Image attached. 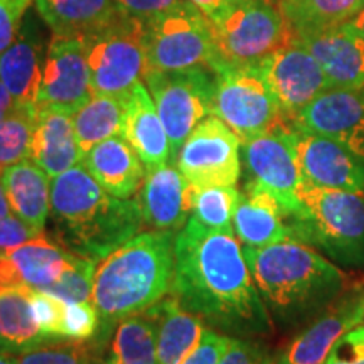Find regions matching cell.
<instances>
[{"instance_id": "cell-38", "label": "cell", "mask_w": 364, "mask_h": 364, "mask_svg": "<svg viewBox=\"0 0 364 364\" xmlns=\"http://www.w3.org/2000/svg\"><path fill=\"white\" fill-rule=\"evenodd\" d=\"M66 306V302L51 294L31 289V307H33L34 318L46 336L61 338V326Z\"/></svg>"}, {"instance_id": "cell-9", "label": "cell", "mask_w": 364, "mask_h": 364, "mask_svg": "<svg viewBox=\"0 0 364 364\" xmlns=\"http://www.w3.org/2000/svg\"><path fill=\"white\" fill-rule=\"evenodd\" d=\"M211 115L225 122L241 144L287 122L257 65L215 70Z\"/></svg>"}, {"instance_id": "cell-54", "label": "cell", "mask_w": 364, "mask_h": 364, "mask_svg": "<svg viewBox=\"0 0 364 364\" xmlns=\"http://www.w3.org/2000/svg\"><path fill=\"white\" fill-rule=\"evenodd\" d=\"M363 93H364V90H363Z\"/></svg>"}, {"instance_id": "cell-27", "label": "cell", "mask_w": 364, "mask_h": 364, "mask_svg": "<svg viewBox=\"0 0 364 364\" xmlns=\"http://www.w3.org/2000/svg\"><path fill=\"white\" fill-rule=\"evenodd\" d=\"M61 338L46 336L31 307V289L19 287L0 292V353L16 354L56 343Z\"/></svg>"}, {"instance_id": "cell-16", "label": "cell", "mask_w": 364, "mask_h": 364, "mask_svg": "<svg viewBox=\"0 0 364 364\" xmlns=\"http://www.w3.org/2000/svg\"><path fill=\"white\" fill-rule=\"evenodd\" d=\"M364 324V289H353L311 321L282 354L277 364H322L346 332Z\"/></svg>"}, {"instance_id": "cell-21", "label": "cell", "mask_w": 364, "mask_h": 364, "mask_svg": "<svg viewBox=\"0 0 364 364\" xmlns=\"http://www.w3.org/2000/svg\"><path fill=\"white\" fill-rule=\"evenodd\" d=\"M83 156L73 125V113L53 105L38 103L31 161L49 177H56L80 164Z\"/></svg>"}, {"instance_id": "cell-46", "label": "cell", "mask_w": 364, "mask_h": 364, "mask_svg": "<svg viewBox=\"0 0 364 364\" xmlns=\"http://www.w3.org/2000/svg\"><path fill=\"white\" fill-rule=\"evenodd\" d=\"M188 2L198 7L211 22L221 21L231 11L228 0H188Z\"/></svg>"}, {"instance_id": "cell-31", "label": "cell", "mask_w": 364, "mask_h": 364, "mask_svg": "<svg viewBox=\"0 0 364 364\" xmlns=\"http://www.w3.org/2000/svg\"><path fill=\"white\" fill-rule=\"evenodd\" d=\"M124 113V100L107 95H93L83 107L73 113V125L81 152L86 154L103 140L120 135Z\"/></svg>"}, {"instance_id": "cell-4", "label": "cell", "mask_w": 364, "mask_h": 364, "mask_svg": "<svg viewBox=\"0 0 364 364\" xmlns=\"http://www.w3.org/2000/svg\"><path fill=\"white\" fill-rule=\"evenodd\" d=\"M174 241L167 231L136 235L105 257L95 270L93 304L100 314V334L115 322L145 312L171 290Z\"/></svg>"}, {"instance_id": "cell-32", "label": "cell", "mask_w": 364, "mask_h": 364, "mask_svg": "<svg viewBox=\"0 0 364 364\" xmlns=\"http://www.w3.org/2000/svg\"><path fill=\"white\" fill-rule=\"evenodd\" d=\"M241 193L236 186H211L198 188L191 184V216L209 230L235 233L233 216Z\"/></svg>"}, {"instance_id": "cell-53", "label": "cell", "mask_w": 364, "mask_h": 364, "mask_svg": "<svg viewBox=\"0 0 364 364\" xmlns=\"http://www.w3.org/2000/svg\"><path fill=\"white\" fill-rule=\"evenodd\" d=\"M272 2H275V4H279V2H280V0H272Z\"/></svg>"}, {"instance_id": "cell-36", "label": "cell", "mask_w": 364, "mask_h": 364, "mask_svg": "<svg viewBox=\"0 0 364 364\" xmlns=\"http://www.w3.org/2000/svg\"><path fill=\"white\" fill-rule=\"evenodd\" d=\"M90 346L85 341H56L17 356V364H91Z\"/></svg>"}, {"instance_id": "cell-30", "label": "cell", "mask_w": 364, "mask_h": 364, "mask_svg": "<svg viewBox=\"0 0 364 364\" xmlns=\"http://www.w3.org/2000/svg\"><path fill=\"white\" fill-rule=\"evenodd\" d=\"M280 12L295 39L351 22L364 7L363 0H280Z\"/></svg>"}, {"instance_id": "cell-52", "label": "cell", "mask_w": 364, "mask_h": 364, "mask_svg": "<svg viewBox=\"0 0 364 364\" xmlns=\"http://www.w3.org/2000/svg\"><path fill=\"white\" fill-rule=\"evenodd\" d=\"M228 2H230L231 7H236V6H241V4L252 2V0H228Z\"/></svg>"}, {"instance_id": "cell-33", "label": "cell", "mask_w": 364, "mask_h": 364, "mask_svg": "<svg viewBox=\"0 0 364 364\" xmlns=\"http://www.w3.org/2000/svg\"><path fill=\"white\" fill-rule=\"evenodd\" d=\"M120 364H159L156 329L145 316H129L118 322L112 344Z\"/></svg>"}, {"instance_id": "cell-26", "label": "cell", "mask_w": 364, "mask_h": 364, "mask_svg": "<svg viewBox=\"0 0 364 364\" xmlns=\"http://www.w3.org/2000/svg\"><path fill=\"white\" fill-rule=\"evenodd\" d=\"M2 184L14 215L39 233H44L46 220L51 213L49 176L31 159L2 171Z\"/></svg>"}, {"instance_id": "cell-22", "label": "cell", "mask_w": 364, "mask_h": 364, "mask_svg": "<svg viewBox=\"0 0 364 364\" xmlns=\"http://www.w3.org/2000/svg\"><path fill=\"white\" fill-rule=\"evenodd\" d=\"M124 125L120 135L135 150L145 169H156L169 162V136L159 117L156 103L150 97V91L145 88L142 81H139L124 98Z\"/></svg>"}, {"instance_id": "cell-17", "label": "cell", "mask_w": 364, "mask_h": 364, "mask_svg": "<svg viewBox=\"0 0 364 364\" xmlns=\"http://www.w3.org/2000/svg\"><path fill=\"white\" fill-rule=\"evenodd\" d=\"M295 147L304 182L364 194V164L343 145L295 129Z\"/></svg>"}, {"instance_id": "cell-25", "label": "cell", "mask_w": 364, "mask_h": 364, "mask_svg": "<svg viewBox=\"0 0 364 364\" xmlns=\"http://www.w3.org/2000/svg\"><path fill=\"white\" fill-rule=\"evenodd\" d=\"M43 68L39 33L33 21H27L16 41L0 54V81L17 105H38Z\"/></svg>"}, {"instance_id": "cell-41", "label": "cell", "mask_w": 364, "mask_h": 364, "mask_svg": "<svg viewBox=\"0 0 364 364\" xmlns=\"http://www.w3.org/2000/svg\"><path fill=\"white\" fill-rule=\"evenodd\" d=\"M33 0H0V54L17 38L21 19Z\"/></svg>"}, {"instance_id": "cell-7", "label": "cell", "mask_w": 364, "mask_h": 364, "mask_svg": "<svg viewBox=\"0 0 364 364\" xmlns=\"http://www.w3.org/2000/svg\"><path fill=\"white\" fill-rule=\"evenodd\" d=\"M93 95L124 100L144 80L147 56L144 22L122 11L115 19L83 36Z\"/></svg>"}, {"instance_id": "cell-35", "label": "cell", "mask_w": 364, "mask_h": 364, "mask_svg": "<svg viewBox=\"0 0 364 364\" xmlns=\"http://www.w3.org/2000/svg\"><path fill=\"white\" fill-rule=\"evenodd\" d=\"M97 263L86 258H73L71 265L63 272V275L44 292L61 299L66 304L93 302V280Z\"/></svg>"}, {"instance_id": "cell-3", "label": "cell", "mask_w": 364, "mask_h": 364, "mask_svg": "<svg viewBox=\"0 0 364 364\" xmlns=\"http://www.w3.org/2000/svg\"><path fill=\"white\" fill-rule=\"evenodd\" d=\"M51 216L63 248L95 263L136 236L144 223L136 199L108 194L83 164L53 177Z\"/></svg>"}, {"instance_id": "cell-48", "label": "cell", "mask_w": 364, "mask_h": 364, "mask_svg": "<svg viewBox=\"0 0 364 364\" xmlns=\"http://www.w3.org/2000/svg\"><path fill=\"white\" fill-rule=\"evenodd\" d=\"M11 211H12L11 204H9L6 189H4V184H2V176H0V220L11 215Z\"/></svg>"}, {"instance_id": "cell-45", "label": "cell", "mask_w": 364, "mask_h": 364, "mask_svg": "<svg viewBox=\"0 0 364 364\" xmlns=\"http://www.w3.org/2000/svg\"><path fill=\"white\" fill-rule=\"evenodd\" d=\"M24 287L19 273L6 252H0V292L9 289H19Z\"/></svg>"}, {"instance_id": "cell-29", "label": "cell", "mask_w": 364, "mask_h": 364, "mask_svg": "<svg viewBox=\"0 0 364 364\" xmlns=\"http://www.w3.org/2000/svg\"><path fill=\"white\" fill-rule=\"evenodd\" d=\"M6 253L19 273L24 287L43 292L63 275L75 258L71 252L58 247L44 235L7 250Z\"/></svg>"}, {"instance_id": "cell-10", "label": "cell", "mask_w": 364, "mask_h": 364, "mask_svg": "<svg viewBox=\"0 0 364 364\" xmlns=\"http://www.w3.org/2000/svg\"><path fill=\"white\" fill-rule=\"evenodd\" d=\"M171 144V159L204 118L211 115L215 71L194 68L186 71H152L144 76Z\"/></svg>"}, {"instance_id": "cell-24", "label": "cell", "mask_w": 364, "mask_h": 364, "mask_svg": "<svg viewBox=\"0 0 364 364\" xmlns=\"http://www.w3.org/2000/svg\"><path fill=\"white\" fill-rule=\"evenodd\" d=\"M145 316L156 329L159 364H182L203 338V318L182 309L174 297L161 299Z\"/></svg>"}, {"instance_id": "cell-55", "label": "cell", "mask_w": 364, "mask_h": 364, "mask_svg": "<svg viewBox=\"0 0 364 364\" xmlns=\"http://www.w3.org/2000/svg\"><path fill=\"white\" fill-rule=\"evenodd\" d=\"M363 2H364V0H363Z\"/></svg>"}, {"instance_id": "cell-8", "label": "cell", "mask_w": 364, "mask_h": 364, "mask_svg": "<svg viewBox=\"0 0 364 364\" xmlns=\"http://www.w3.org/2000/svg\"><path fill=\"white\" fill-rule=\"evenodd\" d=\"M144 22L147 71H186L216 66L211 21L194 7L182 6Z\"/></svg>"}, {"instance_id": "cell-28", "label": "cell", "mask_w": 364, "mask_h": 364, "mask_svg": "<svg viewBox=\"0 0 364 364\" xmlns=\"http://www.w3.org/2000/svg\"><path fill=\"white\" fill-rule=\"evenodd\" d=\"M36 11L54 36L83 38L115 19L117 0H34Z\"/></svg>"}, {"instance_id": "cell-39", "label": "cell", "mask_w": 364, "mask_h": 364, "mask_svg": "<svg viewBox=\"0 0 364 364\" xmlns=\"http://www.w3.org/2000/svg\"><path fill=\"white\" fill-rule=\"evenodd\" d=\"M231 339L215 329H204L199 344L182 364H218L230 348Z\"/></svg>"}, {"instance_id": "cell-51", "label": "cell", "mask_w": 364, "mask_h": 364, "mask_svg": "<svg viewBox=\"0 0 364 364\" xmlns=\"http://www.w3.org/2000/svg\"><path fill=\"white\" fill-rule=\"evenodd\" d=\"M91 364H120V363H118V359L112 354L110 358H102V359H95L93 358V361H91Z\"/></svg>"}, {"instance_id": "cell-44", "label": "cell", "mask_w": 364, "mask_h": 364, "mask_svg": "<svg viewBox=\"0 0 364 364\" xmlns=\"http://www.w3.org/2000/svg\"><path fill=\"white\" fill-rule=\"evenodd\" d=\"M218 364H272L262 346L245 339H231L230 348Z\"/></svg>"}, {"instance_id": "cell-40", "label": "cell", "mask_w": 364, "mask_h": 364, "mask_svg": "<svg viewBox=\"0 0 364 364\" xmlns=\"http://www.w3.org/2000/svg\"><path fill=\"white\" fill-rule=\"evenodd\" d=\"M322 364H364V324L346 332Z\"/></svg>"}, {"instance_id": "cell-18", "label": "cell", "mask_w": 364, "mask_h": 364, "mask_svg": "<svg viewBox=\"0 0 364 364\" xmlns=\"http://www.w3.org/2000/svg\"><path fill=\"white\" fill-rule=\"evenodd\" d=\"M316 58L331 88L364 90V38L348 24L297 38Z\"/></svg>"}, {"instance_id": "cell-49", "label": "cell", "mask_w": 364, "mask_h": 364, "mask_svg": "<svg viewBox=\"0 0 364 364\" xmlns=\"http://www.w3.org/2000/svg\"><path fill=\"white\" fill-rule=\"evenodd\" d=\"M348 26L351 27L353 31H356L359 36H363V38H364V7L361 9V12H359L351 22H348Z\"/></svg>"}, {"instance_id": "cell-12", "label": "cell", "mask_w": 364, "mask_h": 364, "mask_svg": "<svg viewBox=\"0 0 364 364\" xmlns=\"http://www.w3.org/2000/svg\"><path fill=\"white\" fill-rule=\"evenodd\" d=\"M176 161L181 174L198 188L236 186L241 174V140L225 122L209 115L184 140Z\"/></svg>"}, {"instance_id": "cell-43", "label": "cell", "mask_w": 364, "mask_h": 364, "mask_svg": "<svg viewBox=\"0 0 364 364\" xmlns=\"http://www.w3.org/2000/svg\"><path fill=\"white\" fill-rule=\"evenodd\" d=\"M184 2L188 0H117L122 11L140 21H149L164 12H169Z\"/></svg>"}, {"instance_id": "cell-15", "label": "cell", "mask_w": 364, "mask_h": 364, "mask_svg": "<svg viewBox=\"0 0 364 364\" xmlns=\"http://www.w3.org/2000/svg\"><path fill=\"white\" fill-rule=\"evenodd\" d=\"M93 97L83 38L54 36L43 68L38 103L75 113Z\"/></svg>"}, {"instance_id": "cell-47", "label": "cell", "mask_w": 364, "mask_h": 364, "mask_svg": "<svg viewBox=\"0 0 364 364\" xmlns=\"http://www.w3.org/2000/svg\"><path fill=\"white\" fill-rule=\"evenodd\" d=\"M14 107H16V100H14L11 91L0 81V122L12 112Z\"/></svg>"}, {"instance_id": "cell-1", "label": "cell", "mask_w": 364, "mask_h": 364, "mask_svg": "<svg viewBox=\"0 0 364 364\" xmlns=\"http://www.w3.org/2000/svg\"><path fill=\"white\" fill-rule=\"evenodd\" d=\"M171 294L182 309L218 331L238 336L272 331L270 314L238 238L193 218L176 236Z\"/></svg>"}, {"instance_id": "cell-14", "label": "cell", "mask_w": 364, "mask_h": 364, "mask_svg": "<svg viewBox=\"0 0 364 364\" xmlns=\"http://www.w3.org/2000/svg\"><path fill=\"white\" fill-rule=\"evenodd\" d=\"M295 129L334 140L364 164V93L329 88L294 118Z\"/></svg>"}, {"instance_id": "cell-20", "label": "cell", "mask_w": 364, "mask_h": 364, "mask_svg": "<svg viewBox=\"0 0 364 364\" xmlns=\"http://www.w3.org/2000/svg\"><path fill=\"white\" fill-rule=\"evenodd\" d=\"M289 213L262 186L247 182L233 216L235 236L243 247L263 248L292 236Z\"/></svg>"}, {"instance_id": "cell-42", "label": "cell", "mask_w": 364, "mask_h": 364, "mask_svg": "<svg viewBox=\"0 0 364 364\" xmlns=\"http://www.w3.org/2000/svg\"><path fill=\"white\" fill-rule=\"evenodd\" d=\"M43 235L44 233L36 231L21 218L9 215L0 220V252H7V250L19 247L26 241H31Z\"/></svg>"}, {"instance_id": "cell-13", "label": "cell", "mask_w": 364, "mask_h": 364, "mask_svg": "<svg viewBox=\"0 0 364 364\" xmlns=\"http://www.w3.org/2000/svg\"><path fill=\"white\" fill-rule=\"evenodd\" d=\"M257 66L290 124L312 100L331 88L316 58L300 43L285 46Z\"/></svg>"}, {"instance_id": "cell-5", "label": "cell", "mask_w": 364, "mask_h": 364, "mask_svg": "<svg viewBox=\"0 0 364 364\" xmlns=\"http://www.w3.org/2000/svg\"><path fill=\"white\" fill-rule=\"evenodd\" d=\"M300 211L290 218L295 240L311 245L341 268H364V194L302 182Z\"/></svg>"}, {"instance_id": "cell-2", "label": "cell", "mask_w": 364, "mask_h": 364, "mask_svg": "<svg viewBox=\"0 0 364 364\" xmlns=\"http://www.w3.org/2000/svg\"><path fill=\"white\" fill-rule=\"evenodd\" d=\"M243 255L267 309L287 324L314 321L349 289L343 268L300 240L243 247Z\"/></svg>"}, {"instance_id": "cell-19", "label": "cell", "mask_w": 364, "mask_h": 364, "mask_svg": "<svg viewBox=\"0 0 364 364\" xmlns=\"http://www.w3.org/2000/svg\"><path fill=\"white\" fill-rule=\"evenodd\" d=\"M189 189L188 179L169 164L147 171L136 191L144 225L154 231H181L191 216Z\"/></svg>"}, {"instance_id": "cell-11", "label": "cell", "mask_w": 364, "mask_h": 364, "mask_svg": "<svg viewBox=\"0 0 364 364\" xmlns=\"http://www.w3.org/2000/svg\"><path fill=\"white\" fill-rule=\"evenodd\" d=\"M241 157L248 181L262 186L275 196L282 208L292 218L300 211L299 188L302 184L295 129L282 122L265 134L241 144Z\"/></svg>"}, {"instance_id": "cell-34", "label": "cell", "mask_w": 364, "mask_h": 364, "mask_svg": "<svg viewBox=\"0 0 364 364\" xmlns=\"http://www.w3.org/2000/svg\"><path fill=\"white\" fill-rule=\"evenodd\" d=\"M38 105H17L0 122V174L14 164L31 157Z\"/></svg>"}, {"instance_id": "cell-37", "label": "cell", "mask_w": 364, "mask_h": 364, "mask_svg": "<svg viewBox=\"0 0 364 364\" xmlns=\"http://www.w3.org/2000/svg\"><path fill=\"white\" fill-rule=\"evenodd\" d=\"M100 331V314L91 302L68 304L61 326V338L90 341Z\"/></svg>"}, {"instance_id": "cell-50", "label": "cell", "mask_w": 364, "mask_h": 364, "mask_svg": "<svg viewBox=\"0 0 364 364\" xmlns=\"http://www.w3.org/2000/svg\"><path fill=\"white\" fill-rule=\"evenodd\" d=\"M0 364H17V356L16 354L0 353Z\"/></svg>"}, {"instance_id": "cell-23", "label": "cell", "mask_w": 364, "mask_h": 364, "mask_svg": "<svg viewBox=\"0 0 364 364\" xmlns=\"http://www.w3.org/2000/svg\"><path fill=\"white\" fill-rule=\"evenodd\" d=\"M81 164L108 194L120 199L136 194L147 174L144 162L122 135L95 145Z\"/></svg>"}, {"instance_id": "cell-6", "label": "cell", "mask_w": 364, "mask_h": 364, "mask_svg": "<svg viewBox=\"0 0 364 364\" xmlns=\"http://www.w3.org/2000/svg\"><path fill=\"white\" fill-rule=\"evenodd\" d=\"M216 66H255L285 46L297 43L279 4L252 0L231 7L221 21L211 22ZM213 70V71H215Z\"/></svg>"}]
</instances>
